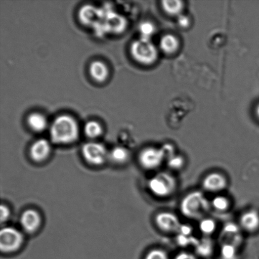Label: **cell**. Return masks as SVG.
<instances>
[{"instance_id": "obj_1", "label": "cell", "mask_w": 259, "mask_h": 259, "mask_svg": "<svg viewBox=\"0 0 259 259\" xmlns=\"http://www.w3.org/2000/svg\"><path fill=\"white\" fill-rule=\"evenodd\" d=\"M211 207V204L204 193L199 190L190 192L180 202V210L188 219L201 220L205 218Z\"/></svg>"}, {"instance_id": "obj_2", "label": "cell", "mask_w": 259, "mask_h": 259, "mask_svg": "<svg viewBox=\"0 0 259 259\" xmlns=\"http://www.w3.org/2000/svg\"><path fill=\"white\" fill-rule=\"evenodd\" d=\"M79 133L75 119L69 115H61L53 121L50 127V137L54 143L67 144L77 139Z\"/></svg>"}, {"instance_id": "obj_3", "label": "cell", "mask_w": 259, "mask_h": 259, "mask_svg": "<svg viewBox=\"0 0 259 259\" xmlns=\"http://www.w3.org/2000/svg\"><path fill=\"white\" fill-rule=\"evenodd\" d=\"M148 188L151 194L160 199H166L176 192L178 182L176 178L169 172L162 171L152 177L148 182Z\"/></svg>"}, {"instance_id": "obj_4", "label": "cell", "mask_w": 259, "mask_h": 259, "mask_svg": "<svg viewBox=\"0 0 259 259\" xmlns=\"http://www.w3.org/2000/svg\"><path fill=\"white\" fill-rule=\"evenodd\" d=\"M131 51L132 57L142 65L153 64L158 58V50L150 39L140 37L132 42Z\"/></svg>"}, {"instance_id": "obj_5", "label": "cell", "mask_w": 259, "mask_h": 259, "mask_svg": "<svg viewBox=\"0 0 259 259\" xmlns=\"http://www.w3.org/2000/svg\"><path fill=\"white\" fill-rule=\"evenodd\" d=\"M167 158L164 149L149 147L140 152L139 161L141 166L147 170H154L161 166Z\"/></svg>"}, {"instance_id": "obj_6", "label": "cell", "mask_w": 259, "mask_h": 259, "mask_svg": "<svg viewBox=\"0 0 259 259\" xmlns=\"http://www.w3.org/2000/svg\"><path fill=\"white\" fill-rule=\"evenodd\" d=\"M24 240L23 235L16 228H3L0 232V248L2 252H14L20 247Z\"/></svg>"}, {"instance_id": "obj_7", "label": "cell", "mask_w": 259, "mask_h": 259, "mask_svg": "<svg viewBox=\"0 0 259 259\" xmlns=\"http://www.w3.org/2000/svg\"><path fill=\"white\" fill-rule=\"evenodd\" d=\"M82 153L86 161L95 166L103 164L109 158L107 149L98 142H88L83 145Z\"/></svg>"}, {"instance_id": "obj_8", "label": "cell", "mask_w": 259, "mask_h": 259, "mask_svg": "<svg viewBox=\"0 0 259 259\" xmlns=\"http://www.w3.org/2000/svg\"><path fill=\"white\" fill-rule=\"evenodd\" d=\"M154 223L157 229L167 234L179 233L182 226L179 218L168 211L157 213L154 218Z\"/></svg>"}, {"instance_id": "obj_9", "label": "cell", "mask_w": 259, "mask_h": 259, "mask_svg": "<svg viewBox=\"0 0 259 259\" xmlns=\"http://www.w3.org/2000/svg\"><path fill=\"white\" fill-rule=\"evenodd\" d=\"M202 185L205 191L219 193L227 189L228 180L225 175L220 172H212L202 180Z\"/></svg>"}, {"instance_id": "obj_10", "label": "cell", "mask_w": 259, "mask_h": 259, "mask_svg": "<svg viewBox=\"0 0 259 259\" xmlns=\"http://www.w3.org/2000/svg\"><path fill=\"white\" fill-rule=\"evenodd\" d=\"M239 227L248 233H254L259 230V212L257 210H246L240 215Z\"/></svg>"}, {"instance_id": "obj_11", "label": "cell", "mask_w": 259, "mask_h": 259, "mask_svg": "<svg viewBox=\"0 0 259 259\" xmlns=\"http://www.w3.org/2000/svg\"><path fill=\"white\" fill-rule=\"evenodd\" d=\"M41 218L39 213L34 209L25 210L20 218V224L25 232L32 233L39 228Z\"/></svg>"}, {"instance_id": "obj_12", "label": "cell", "mask_w": 259, "mask_h": 259, "mask_svg": "<svg viewBox=\"0 0 259 259\" xmlns=\"http://www.w3.org/2000/svg\"><path fill=\"white\" fill-rule=\"evenodd\" d=\"M50 142L47 140L41 139L37 140L32 145L30 150V156L34 161L41 162L45 161L51 153Z\"/></svg>"}, {"instance_id": "obj_13", "label": "cell", "mask_w": 259, "mask_h": 259, "mask_svg": "<svg viewBox=\"0 0 259 259\" xmlns=\"http://www.w3.org/2000/svg\"><path fill=\"white\" fill-rule=\"evenodd\" d=\"M90 72L94 79L102 82L107 78L109 71L105 63L100 61H95L90 65Z\"/></svg>"}, {"instance_id": "obj_14", "label": "cell", "mask_w": 259, "mask_h": 259, "mask_svg": "<svg viewBox=\"0 0 259 259\" xmlns=\"http://www.w3.org/2000/svg\"><path fill=\"white\" fill-rule=\"evenodd\" d=\"M159 47L167 55L174 54L179 50L180 42L176 36L172 34L164 35L160 40Z\"/></svg>"}, {"instance_id": "obj_15", "label": "cell", "mask_w": 259, "mask_h": 259, "mask_svg": "<svg viewBox=\"0 0 259 259\" xmlns=\"http://www.w3.org/2000/svg\"><path fill=\"white\" fill-rule=\"evenodd\" d=\"M27 123L33 131H44L48 126V121L44 115L38 113L30 114L27 118Z\"/></svg>"}, {"instance_id": "obj_16", "label": "cell", "mask_w": 259, "mask_h": 259, "mask_svg": "<svg viewBox=\"0 0 259 259\" xmlns=\"http://www.w3.org/2000/svg\"><path fill=\"white\" fill-rule=\"evenodd\" d=\"M129 152L123 147H116L109 153V158L117 164H122L128 161Z\"/></svg>"}, {"instance_id": "obj_17", "label": "cell", "mask_w": 259, "mask_h": 259, "mask_svg": "<svg viewBox=\"0 0 259 259\" xmlns=\"http://www.w3.org/2000/svg\"><path fill=\"white\" fill-rule=\"evenodd\" d=\"M162 7L167 14L170 15H178L181 13L184 9V4L178 0H167L162 2Z\"/></svg>"}, {"instance_id": "obj_18", "label": "cell", "mask_w": 259, "mask_h": 259, "mask_svg": "<svg viewBox=\"0 0 259 259\" xmlns=\"http://www.w3.org/2000/svg\"><path fill=\"white\" fill-rule=\"evenodd\" d=\"M211 207L220 212H225L230 209L231 202L228 197L223 195H218L212 200Z\"/></svg>"}, {"instance_id": "obj_19", "label": "cell", "mask_w": 259, "mask_h": 259, "mask_svg": "<svg viewBox=\"0 0 259 259\" xmlns=\"http://www.w3.org/2000/svg\"><path fill=\"white\" fill-rule=\"evenodd\" d=\"M217 224L214 220L209 218H204L200 220L199 230L205 236H210L215 232Z\"/></svg>"}, {"instance_id": "obj_20", "label": "cell", "mask_w": 259, "mask_h": 259, "mask_svg": "<svg viewBox=\"0 0 259 259\" xmlns=\"http://www.w3.org/2000/svg\"><path fill=\"white\" fill-rule=\"evenodd\" d=\"M237 246L233 243H223L221 248V257L222 259H237Z\"/></svg>"}, {"instance_id": "obj_21", "label": "cell", "mask_w": 259, "mask_h": 259, "mask_svg": "<svg viewBox=\"0 0 259 259\" xmlns=\"http://www.w3.org/2000/svg\"><path fill=\"white\" fill-rule=\"evenodd\" d=\"M84 132L86 136L90 138L95 139L100 136L102 134V126L95 121H90L85 124Z\"/></svg>"}, {"instance_id": "obj_22", "label": "cell", "mask_w": 259, "mask_h": 259, "mask_svg": "<svg viewBox=\"0 0 259 259\" xmlns=\"http://www.w3.org/2000/svg\"><path fill=\"white\" fill-rule=\"evenodd\" d=\"M139 32L141 35V38L142 39L151 40V37L154 34L156 31V28L152 23L150 22H142L139 25Z\"/></svg>"}, {"instance_id": "obj_23", "label": "cell", "mask_w": 259, "mask_h": 259, "mask_svg": "<svg viewBox=\"0 0 259 259\" xmlns=\"http://www.w3.org/2000/svg\"><path fill=\"white\" fill-rule=\"evenodd\" d=\"M197 252L202 257H209L212 252V243L207 239L202 240L201 242L197 243Z\"/></svg>"}, {"instance_id": "obj_24", "label": "cell", "mask_w": 259, "mask_h": 259, "mask_svg": "<svg viewBox=\"0 0 259 259\" xmlns=\"http://www.w3.org/2000/svg\"><path fill=\"white\" fill-rule=\"evenodd\" d=\"M185 163L184 157L174 155L167 159V165L170 168L174 170H179L184 166Z\"/></svg>"}, {"instance_id": "obj_25", "label": "cell", "mask_w": 259, "mask_h": 259, "mask_svg": "<svg viewBox=\"0 0 259 259\" xmlns=\"http://www.w3.org/2000/svg\"><path fill=\"white\" fill-rule=\"evenodd\" d=\"M144 259H169L166 251L161 248H154L147 253Z\"/></svg>"}, {"instance_id": "obj_26", "label": "cell", "mask_w": 259, "mask_h": 259, "mask_svg": "<svg viewBox=\"0 0 259 259\" xmlns=\"http://www.w3.org/2000/svg\"><path fill=\"white\" fill-rule=\"evenodd\" d=\"M0 218H1L2 223L6 222L10 217V212L9 207L7 205H2L0 208Z\"/></svg>"}, {"instance_id": "obj_27", "label": "cell", "mask_w": 259, "mask_h": 259, "mask_svg": "<svg viewBox=\"0 0 259 259\" xmlns=\"http://www.w3.org/2000/svg\"><path fill=\"white\" fill-rule=\"evenodd\" d=\"M174 259H198L196 256L192 253L181 252L175 256Z\"/></svg>"}, {"instance_id": "obj_28", "label": "cell", "mask_w": 259, "mask_h": 259, "mask_svg": "<svg viewBox=\"0 0 259 259\" xmlns=\"http://www.w3.org/2000/svg\"><path fill=\"white\" fill-rule=\"evenodd\" d=\"M179 23L180 26L183 27H187L189 24L190 20L187 17L185 16V15H182V16L179 17Z\"/></svg>"}, {"instance_id": "obj_29", "label": "cell", "mask_w": 259, "mask_h": 259, "mask_svg": "<svg viewBox=\"0 0 259 259\" xmlns=\"http://www.w3.org/2000/svg\"><path fill=\"white\" fill-rule=\"evenodd\" d=\"M255 114L256 116H257V118L259 119V104L255 108Z\"/></svg>"}]
</instances>
